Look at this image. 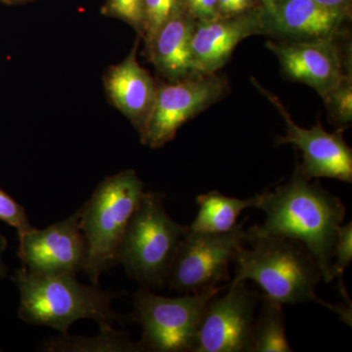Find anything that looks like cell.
<instances>
[{
    "label": "cell",
    "instance_id": "cell-1",
    "mask_svg": "<svg viewBox=\"0 0 352 352\" xmlns=\"http://www.w3.org/2000/svg\"><path fill=\"white\" fill-rule=\"evenodd\" d=\"M259 208L265 220L247 229V239L274 236L300 243L318 265L322 279L331 283L333 245L346 214L342 201L310 182L296 166L288 182L263 192Z\"/></svg>",
    "mask_w": 352,
    "mask_h": 352
},
{
    "label": "cell",
    "instance_id": "cell-2",
    "mask_svg": "<svg viewBox=\"0 0 352 352\" xmlns=\"http://www.w3.org/2000/svg\"><path fill=\"white\" fill-rule=\"evenodd\" d=\"M234 263L231 283L252 280L263 289L264 296L283 305L318 303L351 326V307L332 305L317 296L320 270L300 243L274 236L249 238Z\"/></svg>",
    "mask_w": 352,
    "mask_h": 352
},
{
    "label": "cell",
    "instance_id": "cell-3",
    "mask_svg": "<svg viewBox=\"0 0 352 352\" xmlns=\"http://www.w3.org/2000/svg\"><path fill=\"white\" fill-rule=\"evenodd\" d=\"M12 280L20 296L18 316L31 325L45 326L67 335L80 319L94 320L99 327L126 320L113 308V300L122 293L80 283L75 275H38L21 267L15 270Z\"/></svg>",
    "mask_w": 352,
    "mask_h": 352
},
{
    "label": "cell",
    "instance_id": "cell-4",
    "mask_svg": "<svg viewBox=\"0 0 352 352\" xmlns=\"http://www.w3.org/2000/svg\"><path fill=\"white\" fill-rule=\"evenodd\" d=\"M164 201L159 192L143 194L116 256L127 276L149 289L166 286L176 250L189 229L171 219Z\"/></svg>",
    "mask_w": 352,
    "mask_h": 352
},
{
    "label": "cell",
    "instance_id": "cell-5",
    "mask_svg": "<svg viewBox=\"0 0 352 352\" xmlns=\"http://www.w3.org/2000/svg\"><path fill=\"white\" fill-rule=\"evenodd\" d=\"M144 188L135 170H122L105 178L80 208L87 245L83 271L92 284L99 286L102 273L117 265L118 249Z\"/></svg>",
    "mask_w": 352,
    "mask_h": 352
},
{
    "label": "cell",
    "instance_id": "cell-6",
    "mask_svg": "<svg viewBox=\"0 0 352 352\" xmlns=\"http://www.w3.org/2000/svg\"><path fill=\"white\" fill-rule=\"evenodd\" d=\"M217 286L176 298L157 295L140 287L133 296L131 319L142 328V351L195 352L201 318L208 303L226 289Z\"/></svg>",
    "mask_w": 352,
    "mask_h": 352
},
{
    "label": "cell",
    "instance_id": "cell-7",
    "mask_svg": "<svg viewBox=\"0 0 352 352\" xmlns=\"http://www.w3.org/2000/svg\"><path fill=\"white\" fill-rule=\"evenodd\" d=\"M245 222L226 233L188 229L176 250L166 286L179 294H197L230 282V264L247 243Z\"/></svg>",
    "mask_w": 352,
    "mask_h": 352
},
{
    "label": "cell",
    "instance_id": "cell-8",
    "mask_svg": "<svg viewBox=\"0 0 352 352\" xmlns=\"http://www.w3.org/2000/svg\"><path fill=\"white\" fill-rule=\"evenodd\" d=\"M229 91L228 82L217 74L157 82L156 101L141 143L153 149L163 147L175 138L183 124L221 100Z\"/></svg>",
    "mask_w": 352,
    "mask_h": 352
},
{
    "label": "cell",
    "instance_id": "cell-9",
    "mask_svg": "<svg viewBox=\"0 0 352 352\" xmlns=\"http://www.w3.org/2000/svg\"><path fill=\"white\" fill-rule=\"evenodd\" d=\"M22 268L38 275H75L85 270L87 245L80 227V210L44 229L18 234Z\"/></svg>",
    "mask_w": 352,
    "mask_h": 352
},
{
    "label": "cell",
    "instance_id": "cell-10",
    "mask_svg": "<svg viewBox=\"0 0 352 352\" xmlns=\"http://www.w3.org/2000/svg\"><path fill=\"white\" fill-rule=\"evenodd\" d=\"M223 296L210 300L204 312L195 352H251L258 294L245 282L229 283Z\"/></svg>",
    "mask_w": 352,
    "mask_h": 352
},
{
    "label": "cell",
    "instance_id": "cell-11",
    "mask_svg": "<svg viewBox=\"0 0 352 352\" xmlns=\"http://www.w3.org/2000/svg\"><path fill=\"white\" fill-rule=\"evenodd\" d=\"M252 82L281 113L286 134L277 136V144H292L302 152V163L298 166L302 175L310 180L331 178L351 183L352 150L342 138V129L331 133L319 122L311 129L298 126L276 95L267 91L256 80Z\"/></svg>",
    "mask_w": 352,
    "mask_h": 352
},
{
    "label": "cell",
    "instance_id": "cell-12",
    "mask_svg": "<svg viewBox=\"0 0 352 352\" xmlns=\"http://www.w3.org/2000/svg\"><path fill=\"white\" fill-rule=\"evenodd\" d=\"M339 39L270 41L266 47L276 56L287 80L311 87L323 99L351 72V56L342 53Z\"/></svg>",
    "mask_w": 352,
    "mask_h": 352
},
{
    "label": "cell",
    "instance_id": "cell-13",
    "mask_svg": "<svg viewBox=\"0 0 352 352\" xmlns=\"http://www.w3.org/2000/svg\"><path fill=\"white\" fill-rule=\"evenodd\" d=\"M263 32L261 7L237 15L197 21L191 41L196 74H217L244 39Z\"/></svg>",
    "mask_w": 352,
    "mask_h": 352
},
{
    "label": "cell",
    "instance_id": "cell-14",
    "mask_svg": "<svg viewBox=\"0 0 352 352\" xmlns=\"http://www.w3.org/2000/svg\"><path fill=\"white\" fill-rule=\"evenodd\" d=\"M261 13L263 34L283 41L340 38L351 18L325 8L315 0H278L270 9L261 7Z\"/></svg>",
    "mask_w": 352,
    "mask_h": 352
},
{
    "label": "cell",
    "instance_id": "cell-15",
    "mask_svg": "<svg viewBox=\"0 0 352 352\" xmlns=\"http://www.w3.org/2000/svg\"><path fill=\"white\" fill-rule=\"evenodd\" d=\"M138 36L124 61L109 68L104 85L111 103L115 106L142 138L151 118L157 82L138 60Z\"/></svg>",
    "mask_w": 352,
    "mask_h": 352
},
{
    "label": "cell",
    "instance_id": "cell-16",
    "mask_svg": "<svg viewBox=\"0 0 352 352\" xmlns=\"http://www.w3.org/2000/svg\"><path fill=\"white\" fill-rule=\"evenodd\" d=\"M196 23L188 11H182L166 22L146 47L150 61L166 82L199 75L194 69L191 48Z\"/></svg>",
    "mask_w": 352,
    "mask_h": 352
},
{
    "label": "cell",
    "instance_id": "cell-17",
    "mask_svg": "<svg viewBox=\"0 0 352 352\" xmlns=\"http://www.w3.org/2000/svg\"><path fill=\"white\" fill-rule=\"evenodd\" d=\"M263 192L251 198L228 197L217 190L197 196L199 210L189 229L195 232L226 233L238 226V219L245 210L259 208Z\"/></svg>",
    "mask_w": 352,
    "mask_h": 352
},
{
    "label": "cell",
    "instance_id": "cell-18",
    "mask_svg": "<svg viewBox=\"0 0 352 352\" xmlns=\"http://www.w3.org/2000/svg\"><path fill=\"white\" fill-rule=\"evenodd\" d=\"M96 337L61 335L43 340L39 351L48 352H142L139 342H132L129 333L113 326L99 327Z\"/></svg>",
    "mask_w": 352,
    "mask_h": 352
},
{
    "label": "cell",
    "instance_id": "cell-19",
    "mask_svg": "<svg viewBox=\"0 0 352 352\" xmlns=\"http://www.w3.org/2000/svg\"><path fill=\"white\" fill-rule=\"evenodd\" d=\"M261 311L254 317L251 352H292L286 335L283 305L261 296Z\"/></svg>",
    "mask_w": 352,
    "mask_h": 352
},
{
    "label": "cell",
    "instance_id": "cell-20",
    "mask_svg": "<svg viewBox=\"0 0 352 352\" xmlns=\"http://www.w3.org/2000/svg\"><path fill=\"white\" fill-rule=\"evenodd\" d=\"M185 8L184 0H143V34L146 47L152 43L159 30Z\"/></svg>",
    "mask_w": 352,
    "mask_h": 352
},
{
    "label": "cell",
    "instance_id": "cell-21",
    "mask_svg": "<svg viewBox=\"0 0 352 352\" xmlns=\"http://www.w3.org/2000/svg\"><path fill=\"white\" fill-rule=\"evenodd\" d=\"M331 122L339 129L349 126L352 122V74L347 73L339 85L323 98Z\"/></svg>",
    "mask_w": 352,
    "mask_h": 352
},
{
    "label": "cell",
    "instance_id": "cell-22",
    "mask_svg": "<svg viewBox=\"0 0 352 352\" xmlns=\"http://www.w3.org/2000/svg\"><path fill=\"white\" fill-rule=\"evenodd\" d=\"M352 261V223L340 226L338 229L337 239L333 245V263L331 266V278L339 280L340 296L344 302L351 303L344 283V270L351 265Z\"/></svg>",
    "mask_w": 352,
    "mask_h": 352
},
{
    "label": "cell",
    "instance_id": "cell-23",
    "mask_svg": "<svg viewBox=\"0 0 352 352\" xmlns=\"http://www.w3.org/2000/svg\"><path fill=\"white\" fill-rule=\"evenodd\" d=\"M102 13L108 17L124 21L138 32L140 38L142 36L144 23L143 0H106Z\"/></svg>",
    "mask_w": 352,
    "mask_h": 352
},
{
    "label": "cell",
    "instance_id": "cell-24",
    "mask_svg": "<svg viewBox=\"0 0 352 352\" xmlns=\"http://www.w3.org/2000/svg\"><path fill=\"white\" fill-rule=\"evenodd\" d=\"M0 220L17 229L18 234L34 228L30 222L25 208L1 189H0Z\"/></svg>",
    "mask_w": 352,
    "mask_h": 352
},
{
    "label": "cell",
    "instance_id": "cell-25",
    "mask_svg": "<svg viewBox=\"0 0 352 352\" xmlns=\"http://www.w3.org/2000/svg\"><path fill=\"white\" fill-rule=\"evenodd\" d=\"M185 8L197 21H210L219 17L217 0H184Z\"/></svg>",
    "mask_w": 352,
    "mask_h": 352
},
{
    "label": "cell",
    "instance_id": "cell-26",
    "mask_svg": "<svg viewBox=\"0 0 352 352\" xmlns=\"http://www.w3.org/2000/svg\"><path fill=\"white\" fill-rule=\"evenodd\" d=\"M315 1L330 10L344 14L349 17L351 16L352 0H315Z\"/></svg>",
    "mask_w": 352,
    "mask_h": 352
},
{
    "label": "cell",
    "instance_id": "cell-27",
    "mask_svg": "<svg viewBox=\"0 0 352 352\" xmlns=\"http://www.w3.org/2000/svg\"><path fill=\"white\" fill-rule=\"evenodd\" d=\"M7 247H8V241L6 236L0 234V280H3L8 275V266L4 263L3 256Z\"/></svg>",
    "mask_w": 352,
    "mask_h": 352
},
{
    "label": "cell",
    "instance_id": "cell-28",
    "mask_svg": "<svg viewBox=\"0 0 352 352\" xmlns=\"http://www.w3.org/2000/svg\"><path fill=\"white\" fill-rule=\"evenodd\" d=\"M258 1L261 2V6L263 7V9H270L278 0H258Z\"/></svg>",
    "mask_w": 352,
    "mask_h": 352
},
{
    "label": "cell",
    "instance_id": "cell-29",
    "mask_svg": "<svg viewBox=\"0 0 352 352\" xmlns=\"http://www.w3.org/2000/svg\"><path fill=\"white\" fill-rule=\"evenodd\" d=\"M2 1L7 2V3L10 4H18L25 3V2L32 1V0H2Z\"/></svg>",
    "mask_w": 352,
    "mask_h": 352
}]
</instances>
